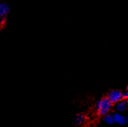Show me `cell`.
<instances>
[{
	"label": "cell",
	"instance_id": "2",
	"mask_svg": "<svg viewBox=\"0 0 128 127\" xmlns=\"http://www.w3.org/2000/svg\"><path fill=\"white\" fill-rule=\"evenodd\" d=\"M112 103H116L122 99V93L119 90H112L109 92L107 97Z\"/></svg>",
	"mask_w": 128,
	"mask_h": 127
},
{
	"label": "cell",
	"instance_id": "1",
	"mask_svg": "<svg viewBox=\"0 0 128 127\" xmlns=\"http://www.w3.org/2000/svg\"><path fill=\"white\" fill-rule=\"evenodd\" d=\"M112 103L108 98H101L97 104H96V109H97L98 114L100 116H104L105 114L108 113L112 107Z\"/></svg>",
	"mask_w": 128,
	"mask_h": 127
},
{
	"label": "cell",
	"instance_id": "3",
	"mask_svg": "<svg viewBox=\"0 0 128 127\" xmlns=\"http://www.w3.org/2000/svg\"><path fill=\"white\" fill-rule=\"evenodd\" d=\"M114 123H117L118 125H125L126 123H127V119L124 116L121 115L118 112L114 114Z\"/></svg>",
	"mask_w": 128,
	"mask_h": 127
},
{
	"label": "cell",
	"instance_id": "8",
	"mask_svg": "<svg viewBox=\"0 0 128 127\" xmlns=\"http://www.w3.org/2000/svg\"><path fill=\"white\" fill-rule=\"evenodd\" d=\"M122 98L123 99H126V100L128 99V91L125 92V93H122Z\"/></svg>",
	"mask_w": 128,
	"mask_h": 127
},
{
	"label": "cell",
	"instance_id": "7",
	"mask_svg": "<svg viewBox=\"0 0 128 127\" xmlns=\"http://www.w3.org/2000/svg\"><path fill=\"white\" fill-rule=\"evenodd\" d=\"M75 122L78 124V125H83L84 123L86 122V117L84 115H78L76 116V119H75Z\"/></svg>",
	"mask_w": 128,
	"mask_h": 127
},
{
	"label": "cell",
	"instance_id": "4",
	"mask_svg": "<svg viewBox=\"0 0 128 127\" xmlns=\"http://www.w3.org/2000/svg\"><path fill=\"white\" fill-rule=\"evenodd\" d=\"M127 107V102L126 99H121L120 101H118V103H116V110L118 112H124Z\"/></svg>",
	"mask_w": 128,
	"mask_h": 127
},
{
	"label": "cell",
	"instance_id": "5",
	"mask_svg": "<svg viewBox=\"0 0 128 127\" xmlns=\"http://www.w3.org/2000/svg\"><path fill=\"white\" fill-rule=\"evenodd\" d=\"M9 8L7 4H0V17H5L8 13Z\"/></svg>",
	"mask_w": 128,
	"mask_h": 127
},
{
	"label": "cell",
	"instance_id": "9",
	"mask_svg": "<svg viewBox=\"0 0 128 127\" xmlns=\"http://www.w3.org/2000/svg\"><path fill=\"white\" fill-rule=\"evenodd\" d=\"M127 91H128V88H127Z\"/></svg>",
	"mask_w": 128,
	"mask_h": 127
},
{
	"label": "cell",
	"instance_id": "6",
	"mask_svg": "<svg viewBox=\"0 0 128 127\" xmlns=\"http://www.w3.org/2000/svg\"><path fill=\"white\" fill-rule=\"evenodd\" d=\"M104 121L106 124H108V125H112V124L114 123V116L113 115H110V114H105L104 116Z\"/></svg>",
	"mask_w": 128,
	"mask_h": 127
}]
</instances>
